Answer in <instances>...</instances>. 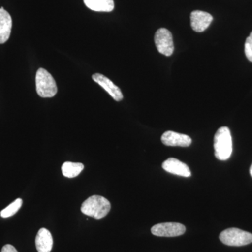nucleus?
I'll return each instance as SVG.
<instances>
[{"instance_id":"obj_1","label":"nucleus","mask_w":252,"mask_h":252,"mask_svg":"<svg viewBox=\"0 0 252 252\" xmlns=\"http://www.w3.org/2000/svg\"><path fill=\"white\" fill-rule=\"evenodd\" d=\"M111 204L107 198L101 195H92L81 205V211L84 215L100 220L108 215Z\"/></svg>"},{"instance_id":"obj_2","label":"nucleus","mask_w":252,"mask_h":252,"mask_svg":"<svg viewBox=\"0 0 252 252\" xmlns=\"http://www.w3.org/2000/svg\"><path fill=\"white\" fill-rule=\"evenodd\" d=\"M215 155L220 160H226L233 152V143L230 131L228 127L218 129L214 138Z\"/></svg>"},{"instance_id":"obj_3","label":"nucleus","mask_w":252,"mask_h":252,"mask_svg":"<svg viewBox=\"0 0 252 252\" xmlns=\"http://www.w3.org/2000/svg\"><path fill=\"white\" fill-rule=\"evenodd\" d=\"M36 90L41 97H53L58 92L54 78L44 68H39L36 74Z\"/></svg>"},{"instance_id":"obj_4","label":"nucleus","mask_w":252,"mask_h":252,"mask_svg":"<svg viewBox=\"0 0 252 252\" xmlns=\"http://www.w3.org/2000/svg\"><path fill=\"white\" fill-rule=\"evenodd\" d=\"M220 239L228 246H245L252 243V234L239 228H231L222 231Z\"/></svg>"},{"instance_id":"obj_5","label":"nucleus","mask_w":252,"mask_h":252,"mask_svg":"<svg viewBox=\"0 0 252 252\" xmlns=\"http://www.w3.org/2000/svg\"><path fill=\"white\" fill-rule=\"evenodd\" d=\"M156 46L160 54L170 56L174 52V43L172 33L166 28L158 30L154 36Z\"/></svg>"},{"instance_id":"obj_6","label":"nucleus","mask_w":252,"mask_h":252,"mask_svg":"<svg viewBox=\"0 0 252 252\" xmlns=\"http://www.w3.org/2000/svg\"><path fill=\"white\" fill-rule=\"evenodd\" d=\"M152 234L158 237H177L183 235L186 232V227L182 223H158L151 229Z\"/></svg>"},{"instance_id":"obj_7","label":"nucleus","mask_w":252,"mask_h":252,"mask_svg":"<svg viewBox=\"0 0 252 252\" xmlns=\"http://www.w3.org/2000/svg\"><path fill=\"white\" fill-rule=\"evenodd\" d=\"M161 142L168 147H187L191 144L192 140L189 136L185 134L167 131L162 134Z\"/></svg>"},{"instance_id":"obj_8","label":"nucleus","mask_w":252,"mask_h":252,"mask_svg":"<svg viewBox=\"0 0 252 252\" xmlns=\"http://www.w3.org/2000/svg\"><path fill=\"white\" fill-rule=\"evenodd\" d=\"M92 78L94 81L97 83L101 87L103 88L104 90L110 94L111 97H112L114 100L119 102L124 98V95H123L121 89L116 86L109 78L105 77L103 74H99V73H95L92 76Z\"/></svg>"},{"instance_id":"obj_9","label":"nucleus","mask_w":252,"mask_h":252,"mask_svg":"<svg viewBox=\"0 0 252 252\" xmlns=\"http://www.w3.org/2000/svg\"><path fill=\"white\" fill-rule=\"evenodd\" d=\"M213 17L209 13L203 11H193L190 14V25L194 31L202 32L211 24Z\"/></svg>"},{"instance_id":"obj_10","label":"nucleus","mask_w":252,"mask_h":252,"mask_svg":"<svg viewBox=\"0 0 252 252\" xmlns=\"http://www.w3.org/2000/svg\"><path fill=\"white\" fill-rule=\"evenodd\" d=\"M162 167L164 170L173 175L185 177H189L191 175L188 165L175 158H170L162 162Z\"/></svg>"},{"instance_id":"obj_11","label":"nucleus","mask_w":252,"mask_h":252,"mask_svg":"<svg viewBox=\"0 0 252 252\" xmlns=\"http://www.w3.org/2000/svg\"><path fill=\"white\" fill-rule=\"evenodd\" d=\"M12 28V18L4 8H0V44L9 39Z\"/></svg>"},{"instance_id":"obj_12","label":"nucleus","mask_w":252,"mask_h":252,"mask_svg":"<svg viewBox=\"0 0 252 252\" xmlns=\"http://www.w3.org/2000/svg\"><path fill=\"white\" fill-rule=\"evenodd\" d=\"M52 235L49 230L41 228L38 231L35 239V245L38 252H51L53 248Z\"/></svg>"},{"instance_id":"obj_13","label":"nucleus","mask_w":252,"mask_h":252,"mask_svg":"<svg viewBox=\"0 0 252 252\" xmlns=\"http://www.w3.org/2000/svg\"><path fill=\"white\" fill-rule=\"evenodd\" d=\"M84 4L92 11L111 12L114 9V0H84Z\"/></svg>"},{"instance_id":"obj_14","label":"nucleus","mask_w":252,"mask_h":252,"mask_svg":"<svg viewBox=\"0 0 252 252\" xmlns=\"http://www.w3.org/2000/svg\"><path fill=\"white\" fill-rule=\"evenodd\" d=\"M84 169V164L81 162H64L62 165L63 175L67 178H74L77 177Z\"/></svg>"},{"instance_id":"obj_15","label":"nucleus","mask_w":252,"mask_h":252,"mask_svg":"<svg viewBox=\"0 0 252 252\" xmlns=\"http://www.w3.org/2000/svg\"><path fill=\"white\" fill-rule=\"evenodd\" d=\"M23 200L21 198H17L12 203L10 204L9 206L6 207L0 212V216L2 218H8V217L14 216L22 206Z\"/></svg>"},{"instance_id":"obj_16","label":"nucleus","mask_w":252,"mask_h":252,"mask_svg":"<svg viewBox=\"0 0 252 252\" xmlns=\"http://www.w3.org/2000/svg\"><path fill=\"white\" fill-rule=\"evenodd\" d=\"M245 53L249 61L252 62V32L245 41Z\"/></svg>"},{"instance_id":"obj_17","label":"nucleus","mask_w":252,"mask_h":252,"mask_svg":"<svg viewBox=\"0 0 252 252\" xmlns=\"http://www.w3.org/2000/svg\"><path fill=\"white\" fill-rule=\"evenodd\" d=\"M1 252H18V251L13 245H6L1 249Z\"/></svg>"},{"instance_id":"obj_18","label":"nucleus","mask_w":252,"mask_h":252,"mask_svg":"<svg viewBox=\"0 0 252 252\" xmlns=\"http://www.w3.org/2000/svg\"><path fill=\"white\" fill-rule=\"evenodd\" d=\"M250 175H251L252 177V164L251 167H250Z\"/></svg>"}]
</instances>
